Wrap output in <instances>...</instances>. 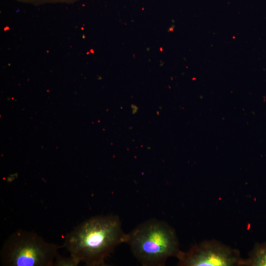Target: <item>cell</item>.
<instances>
[{
  "label": "cell",
  "instance_id": "obj_1",
  "mask_svg": "<svg viewBox=\"0 0 266 266\" xmlns=\"http://www.w3.org/2000/svg\"><path fill=\"white\" fill-rule=\"evenodd\" d=\"M127 237L118 216H96L82 222L68 233L63 246L78 263L104 266L105 259L118 245L126 243Z\"/></svg>",
  "mask_w": 266,
  "mask_h": 266
},
{
  "label": "cell",
  "instance_id": "obj_6",
  "mask_svg": "<svg viewBox=\"0 0 266 266\" xmlns=\"http://www.w3.org/2000/svg\"><path fill=\"white\" fill-rule=\"evenodd\" d=\"M79 264L70 256L69 257H64L58 254L54 261V266H77Z\"/></svg>",
  "mask_w": 266,
  "mask_h": 266
},
{
  "label": "cell",
  "instance_id": "obj_3",
  "mask_svg": "<svg viewBox=\"0 0 266 266\" xmlns=\"http://www.w3.org/2000/svg\"><path fill=\"white\" fill-rule=\"evenodd\" d=\"M63 246L46 241L36 233L20 229L4 242L0 253L2 265L52 266Z\"/></svg>",
  "mask_w": 266,
  "mask_h": 266
},
{
  "label": "cell",
  "instance_id": "obj_4",
  "mask_svg": "<svg viewBox=\"0 0 266 266\" xmlns=\"http://www.w3.org/2000/svg\"><path fill=\"white\" fill-rule=\"evenodd\" d=\"M176 258L179 266H244L240 252L215 240H205L193 245L188 251L179 252Z\"/></svg>",
  "mask_w": 266,
  "mask_h": 266
},
{
  "label": "cell",
  "instance_id": "obj_2",
  "mask_svg": "<svg viewBox=\"0 0 266 266\" xmlns=\"http://www.w3.org/2000/svg\"><path fill=\"white\" fill-rule=\"evenodd\" d=\"M126 243L143 266H164L168 258L176 257L180 250L174 230L166 222L154 218L127 233Z\"/></svg>",
  "mask_w": 266,
  "mask_h": 266
},
{
  "label": "cell",
  "instance_id": "obj_5",
  "mask_svg": "<svg viewBox=\"0 0 266 266\" xmlns=\"http://www.w3.org/2000/svg\"><path fill=\"white\" fill-rule=\"evenodd\" d=\"M244 266H266V242L255 245L249 258L244 259Z\"/></svg>",
  "mask_w": 266,
  "mask_h": 266
}]
</instances>
